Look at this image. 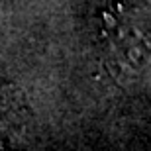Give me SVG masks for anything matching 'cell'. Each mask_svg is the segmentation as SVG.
<instances>
[{
    "label": "cell",
    "instance_id": "6da1fadb",
    "mask_svg": "<svg viewBox=\"0 0 151 151\" xmlns=\"http://www.w3.org/2000/svg\"><path fill=\"white\" fill-rule=\"evenodd\" d=\"M98 47L106 69L132 83L151 69V0H114L98 20Z\"/></svg>",
    "mask_w": 151,
    "mask_h": 151
}]
</instances>
